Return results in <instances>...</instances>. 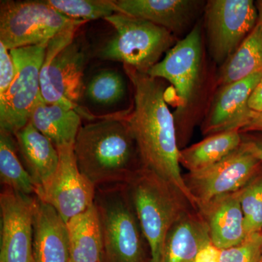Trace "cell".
<instances>
[{
    "mask_svg": "<svg viewBox=\"0 0 262 262\" xmlns=\"http://www.w3.org/2000/svg\"><path fill=\"white\" fill-rule=\"evenodd\" d=\"M256 8H257L258 21L262 24V0H258L256 3Z\"/></svg>",
    "mask_w": 262,
    "mask_h": 262,
    "instance_id": "34",
    "label": "cell"
},
{
    "mask_svg": "<svg viewBox=\"0 0 262 262\" xmlns=\"http://www.w3.org/2000/svg\"><path fill=\"white\" fill-rule=\"evenodd\" d=\"M70 262H72V261H70Z\"/></svg>",
    "mask_w": 262,
    "mask_h": 262,
    "instance_id": "36",
    "label": "cell"
},
{
    "mask_svg": "<svg viewBox=\"0 0 262 262\" xmlns=\"http://www.w3.org/2000/svg\"><path fill=\"white\" fill-rule=\"evenodd\" d=\"M211 244L209 228L199 210H186L168 231L164 262H194L201 250Z\"/></svg>",
    "mask_w": 262,
    "mask_h": 262,
    "instance_id": "18",
    "label": "cell"
},
{
    "mask_svg": "<svg viewBox=\"0 0 262 262\" xmlns=\"http://www.w3.org/2000/svg\"><path fill=\"white\" fill-rule=\"evenodd\" d=\"M101 262H150L151 254L126 184L96 187Z\"/></svg>",
    "mask_w": 262,
    "mask_h": 262,
    "instance_id": "3",
    "label": "cell"
},
{
    "mask_svg": "<svg viewBox=\"0 0 262 262\" xmlns=\"http://www.w3.org/2000/svg\"><path fill=\"white\" fill-rule=\"evenodd\" d=\"M29 122L54 144L56 149L74 146L81 126L78 112L58 104H49L39 98Z\"/></svg>",
    "mask_w": 262,
    "mask_h": 262,
    "instance_id": "20",
    "label": "cell"
},
{
    "mask_svg": "<svg viewBox=\"0 0 262 262\" xmlns=\"http://www.w3.org/2000/svg\"><path fill=\"white\" fill-rule=\"evenodd\" d=\"M35 196L3 187L0 194V262H33Z\"/></svg>",
    "mask_w": 262,
    "mask_h": 262,
    "instance_id": "13",
    "label": "cell"
},
{
    "mask_svg": "<svg viewBox=\"0 0 262 262\" xmlns=\"http://www.w3.org/2000/svg\"><path fill=\"white\" fill-rule=\"evenodd\" d=\"M244 141L239 130L226 131L208 136L203 140L180 149L179 163L188 173L200 171L232 154Z\"/></svg>",
    "mask_w": 262,
    "mask_h": 262,
    "instance_id": "21",
    "label": "cell"
},
{
    "mask_svg": "<svg viewBox=\"0 0 262 262\" xmlns=\"http://www.w3.org/2000/svg\"><path fill=\"white\" fill-rule=\"evenodd\" d=\"M127 185L149 244L150 262H164L168 231L186 210L194 206L173 184L146 169L143 168Z\"/></svg>",
    "mask_w": 262,
    "mask_h": 262,
    "instance_id": "4",
    "label": "cell"
},
{
    "mask_svg": "<svg viewBox=\"0 0 262 262\" xmlns=\"http://www.w3.org/2000/svg\"><path fill=\"white\" fill-rule=\"evenodd\" d=\"M248 236L262 232V168L237 191Z\"/></svg>",
    "mask_w": 262,
    "mask_h": 262,
    "instance_id": "27",
    "label": "cell"
},
{
    "mask_svg": "<svg viewBox=\"0 0 262 262\" xmlns=\"http://www.w3.org/2000/svg\"><path fill=\"white\" fill-rule=\"evenodd\" d=\"M13 136L19 157L37 189L56 173L59 163L58 149L30 122Z\"/></svg>",
    "mask_w": 262,
    "mask_h": 262,
    "instance_id": "19",
    "label": "cell"
},
{
    "mask_svg": "<svg viewBox=\"0 0 262 262\" xmlns=\"http://www.w3.org/2000/svg\"><path fill=\"white\" fill-rule=\"evenodd\" d=\"M74 151L81 173L96 187L128 184L144 168L135 139L122 116L82 125Z\"/></svg>",
    "mask_w": 262,
    "mask_h": 262,
    "instance_id": "2",
    "label": "cell"
},
{
    "mask_svg": "<svg viewBox=\"0 0 262 262\" xmlns=\"http://www.w3.org/2000/svg\"><path fill=\"white\" fill-rule=\"evenodd\" d=\"M259 262H262V251H261V258H260Z\"/></svg>",
    "mask_w": 262,
    "mask_h": 262,
    "instance_id": "35",
    "label": "cell"
},
{
    "mask_svg": "<svg viewBox=\"0 0 262 262\" xmlns=\"http://www.w3.org/2000/svg\"><path fill=\"white\" fill-rule=\"evenodd\" d=\"M47 46L10 50L16 76L8 92L0 97V130L14 135L30 120L41 96L40 72Z\"/></svg>",
    "mask_w": 262,
    "mask_h": 262,
    "instance_id": "8",
    "label": "cell"
},
{
    "mask_svg": "<svg viewBox=\"0 0 262 262\" xmlns=\"http://www.w3.org/2000/svg\"><path fill=\"white\" fill-rule=\"evenodd\" d=\"M75 28L48 43L40 72L41 96L49 104L73 108L81 115L79 102L84 94V74L90 50L76 37Z\"/></svg>",
    "mask_w": 262,
    "mask_h": 262,
    "instance_id": "5",
    "label": "cell"
},
{
    "mask_svg": "<svg viewBox=\"0 0 262 262\" xmlns=\"http://www.w3.org/2000/svg\"><path fill=\"white\" fill-rule=\"evenodd\" d=\"M262 72V24L258 20L251 32L222 65L218 77L221 86L244 80Z\"/></svg>",
    "mask_w": 262,
    "mask_h": 262,
    "instance_id": "23",
    "label": "cell"
},
{
    "mask_svg": "<svg viewBox=\"0 0 262 262\" xmlns=\"http://www.w3.org/2000/svg\"><path fill=\"white\" fill-rule=\"evenodd\" d=\"M262 251V232L248 236L242 243L220 250V262H259Z\"/></svg>",
    "mask_w": 262,
    "mask_h": 262,
    "instance_id": "28",
    "label": "cell"
},
{
    "mask_svg": "<svg viewBox=\"0 0 262 262\" xmlns=\"http://www.w3.org/2000/svg\"><path fill=\"white\" fill-rule=\"evenodd\" d=\"M244 141L249 149L262 161V133L243 134Z\"/></svg>",
    "mask_w": 262,
    "mask_h": 262,
    "instance_id": "30",
    "label": "cell"
},
{
    "mask_svg": "<svg viewBox=\"0 0 262 262\" xmlns=\"http://www.w3.org/2000/svg\"><path fill=\"white\" fill-rule=\"evenodd\" d=\"M220 250L211 244L201 250L194 262H220Z\"/></svg>",
    "mask_w": 262,
    "mask_h": 262,
    "instance_id": "31",
    "label": "cell"
},
{
    "mask_svg": "<svg viewBox=\"0 0 262 262\" xmlns=\"http://www.w3.org/2000/svg\"><path fill=\"white\" fill-rule=\"evenodd\" d=\"M203 49L201 33L194 27L184 39L170 48L163 59L146 74L164 79L173 88L177 108L174 118H182L195 97L201 80Z\"/></svg>",
    "mask_w": 262,
    "mask_h": 262,
    "instance_id": "11",
    "label": "cell"
},
{
    "mask_svg": "<svg viewBox=\"0 0 262 262\" xmlns=\"http://www.w3.org/2000/svg\"><path fill=\"white\" fill-rule=\"evenodd\" d=\"M126 92V84L120 72L114 70L98 72L85 86L84 94L96 105L113 106L121 101Z\"/></svg>",
    "mask_w": 262,
    "mask_h": 262,
    "instance_id": "25",
    "label": "cell"
},
{
    "mask_svg": "<svg viewBox=\"0 0 262 262\" xmlns=\"http://www.w3.org/2000/svg\"><path fill=\"white\" fill-rule=\"evenodd\" d=\"M241 132L243 134L262 133V113H254L252 111L250 115L249 120Z\"/></svg>",
    "mask_w": 262,
    "mask_h": 262,
    "instance_id": "32",
    "label": "cell"
},
{
    "mask_svg": "<svg viewBox=\"0 0 262 262\" xmlns=\"http://www.w3.org/2000/svg\"><path fill=\"white\" fill-rule=\"evenodd\" d=\"M33 228V262L71 261L65 221L36 196Z\"/></svg>",
    "mask_w": 262,
    "mask_h": 262,
    "instance_id": "15",
    "label": "cell"
},
{
    "mask_svg": "<svg viewBox=\"0 0 262 262\" xmlns=\"http://www.w3.org/2000/svg\"><path fill=\"white\" fill-rule=\"evenodd\" d=\"M261 77L262 72L244 80L221 86L203 122V135L211 136L226 131H241L252 113L248 101Z\"/></svg>",
    "mask_w": 262,
    "mask_h": 262,
    "instance_id": "14",
    "label": "cell"
},
{
    "mask_svg": "<svg viewBox=\"0 0 262 262\" xmlns=\"http://www.w3.org/2000/svg\"><path fill=\"white\" fill-rule=\"evenodd\" d=\"M15 76L16 68L10 51L0 42V97L8 92Z\"/></svg>",
    "mask_w": 262,
    "mask_h": 262,
    "instance_id": "29",
    "label": "cell"
},
{
    "mask_svg": "<svg viewBox=\"0 0 262 262\" xmlns=\"http://www.w3.org/2000/svg\"><path fill=\"white\" fill-rule=\"evenodd\" d=\"M134 88L132 112L123 117L130 127L143 168L173 184L198 209L186 187L179 163L178 136L160 79L124 66Z\"/></svg>",
    "mask_w": 262,
    "mask_h": 262,
    "instance_id": "1",
    "label": "cell"
},
{
    "mask_svg": "<svg viewBox=\"0 0 262 262\" xmlns=\"http://www.w3.org/2000/svg\"><path fill=\"white\" fill-rule=\"evenodd\" d=\"M209 228L211 244L226 249L247 237L237 192L217 196L198 208Z\"/></svg>",
    "mask_w": 262,
    "mask_h": 262,
    "instance_id": "17",
    "label": "cell"
},
{
    "mask_svg": "<svg viewBox=\"0 0 262 262\" xmlns=\"http://www.w3.org/2000/svg\"><path fill=\"white\" fill-rule=\"evenodd\" d=\"M0 179L3 187L35 196L37 185L19 157L14 136L0 130Z\"/></svg>",
    "mask_w": 262,
    "mask_h": 262,
    "instance_id": "24",
    "label": "cell"
},
{
    "mask_svg": "<svg viewBox=\"0 0 262 262\" xmlns=\"http://www.w3.org/2000/svg\"><path fill=\"white\" fill-rule=\"evenodd\" d=\"M71 261L101 262V233L95 205L66 222Z\"/></svg>",
    "mask_w": 262,
    "mask_h": 262,
    "instance_id": "22",
    "label": "cell"
},
{
    "mask_svg": "<svg viewBox=\"0 0 262 262\" xmlns=\"http://www.w3.org/2000/svg\"><path fill=\"white\" fill-rule=\"evenodd\" d=\"M262 168L244 141L232 154L209 168L183 175L196 207L217 196L237 192Z\"/></svg>",
    "mask_w": 262,
    "mask_h": 262,
    "instance_id": "10",
    "label": "cell"
},
{
    "mask_svg": "<svg viewBox=\"0 0 262 262\" xmlns=\"http://www.w3.org/2000/svg\"><path fill=\"white\" fill-rule=\"evenodd\" d=\"M57 149L59 163L56 173L37 188L35 196L53 207L67 222L94 204L96 187L81 173L74 146Z\"/></svg>",
    "mask_w": 262,
    "mask_h": 262,
    "instance_id": "12",
    "label": "cell"
},
{
    "mask_svg": "<svg viewBox=\"0 0 262 262\" xmlns=\"http://www.w3.org/2000/svg\"><path fill=\"white\" fill-rule=\"evenodd\" d=\"M117 13L144 19L179 33L192 21L203 3L195 0H114Z\"/></svg>",
    "mask_w": 262,
    "mask_h": 262,
    "instance_id": "16",
    "label": "cell"
},
{
    "mask_svg": "<svg viewBox=\"0 0 262 262\" xmlns=\"http://www.w3.org/2000/svg\"><path fill=\"white\" fill-rule=\"evenodd\" d=\"M252 0H211L205 8V24L210 53L223 64L258 23Z\"/></svg>",
    "mask_w": 262,
    "mask_h": 262,
    "instance_id": "9",
    "label": "cell"
},
{
    "mask_svg": "<svg viewBox=\"0 0 262 262\" xmlns=\"http://www.w3.org/2000/svg\"><path fill=\"white\" fill-rule=\"evenodd\" d=\"M104 20L115 33L98 48L100 59L121 62L146 73L175 45L171 32L144 19L116 13Z\"/></svg>",
    "mask_w": 262,
    "mask_h": 262,
    "instance_id": "6",
    "label": "cell"
},
{
    "mask_svg": "<svg viewBox=\"0 0 262 262\" xmlns=\"http://www.w3.org/2000/svg\"><path fill=\"white\" fill-rule=\"evenodd\" d=\"M248 106L251 111L262 113V77L253 90L248 101Z\"/></svg>",
    "mask_w": 262,
    "mask_h": 262,
    "instance_id": "33",
    "label": "cell"
},
{
    "mask_svg": "<svg viewBox=\"0 0 262 262\" xmlns=\"http://www.w3.org/2000/svg\"><path fill=\"white\" fill-rule=\"evenodd\" d=\"M48 5L74 20L105 19L117 13L114 0H46Z\"/></svg>",
    "mask_w": 262,
    "mask_h": 262,
    "instance_id": "26",
    "label": "cell"
},
{
    "mask_svg": "<svg viewBox=\"0 0 262 262\" xmlns=\"http://www.w3.org/2000/svg\"><path fill=\"white\" fill-rule=\"evenodd\" d=\"M85 22L68 18L46 1H1L0 42L9 51L48 46L56 36Z\"/></svg>",
    "mask_w": 262,
    "mask_h": 262,
    "instance_id": "7",
    "label": "cell"
}]
</instances>
